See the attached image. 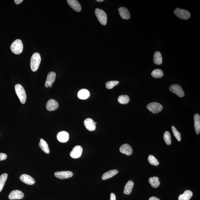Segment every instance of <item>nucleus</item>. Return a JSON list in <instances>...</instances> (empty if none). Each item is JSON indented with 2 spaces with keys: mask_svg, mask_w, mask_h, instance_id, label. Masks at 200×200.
<instances>
[{
  "mask_svg": "<svg viewBox=\"0 0 200 200\" xmlns=\"http://www.w3.org/2000/svg\"><path fill=\"white\" fill-rule=\"evenodd\" d=\"M41 60L40 53H35L32 55L31 59V68L32 71L36 72L38 70Z\"/></svg>",
  "mask_w": 200,
  "mask_h": 200,
  "instance_id": "nucleus-1",
  "label": "nucleus"
},
{
  "mask_svg": "<svg viewBox=\"0 0 200 200\" xmlns=\"http://www.w3.org/2000/svg\"><path fill=\"white\" fill-rule=\"evenodd\" d=\"M15 90L20 102L25 104L27 100V94L23 87L21 85L16 84L15 87Z\"/></svg>",
  "mask_w": 200,
  "mask_h": 200,
  "instance_id": "nucleus-2",
  "label": "nucleus"
},
{
  "mask_svg": "<svg viewBox=\"0 0 200 200\" xmlns=\"http://www.w3.org/2000/svg\"><path fill=\"white\" fill-rule=\"evenodd\" d=\"M11 51L16 55H19L23 50V44L21 40H16L13 42L10 46Z\"/></svg>",
  "mask_w": 200,
  "mask_h": 200,
  "instance_id": "nucleus-3",
  "label": "nucleus"
},
{
  "mask_svg": "<svg viewBox=\"0 0 200 200\" xmlns=\"http://www.w3.org/2000/svg\"><path fill=\"white\" fill-rule=\"evenodd\" d=\"M95 13L96 17L100 23L102 25H106L107 22V16L106 13L99 8L96 9Z\"/></svg>",
  "mask_w": 200,
  "mask_h": 200,
  "instance_id": "nucleus-4",
  "label": "nucleus"
},
{
  "mask_svg": "<svg viewBox=\"0 0 200 200\" xmlns=\"http://www.w3.org/2000/svg\"><path fill=\"white\" fill-rule=\"evenodd\" d=\"M147 108L150 112L156 114L161 112L163 108L162 106L160 103L152 102L147 105Z\"/></svg>",
  "mask_w": 200,
  "mask_h": 200,
  "instance_id": "nucleus-5",
  "label": "nucleus"
},
{
  "mask_svg": "<svg viewBox=\"0 0 200 200\" xmlns=\"http://www.w3.org/2000/svg\"><path fill=\"white\" fill-rule=\"evenodd\" d=\"M174 14L182 19L188 20L190 17V13L188 11L178 8L174 11Z\"/></svg>",
  "mask_w": 200,
  "mask_h": 200,
  "instance_id": "nucleus-6",
  "label": "nucleus"
},
{
  "mask_svg": "<svg viewBox=\"0 0 200 200\" xmlns=\"http://www.w3.org/2000/svg\"><path fill=\"white\" fill-rule=\"evenodd\" d=\"M169 90L179 97L182 98L185 96L184 91L181 86L178 85L174 84L171 85L170 87Z\"/></svg>",
  "mask_w": 200,
  "mask_h": 200,
  "instance_id": "nucleus-7",
  "label": "nucleus"
},
{
  "mask_svg": "<svg viewBox=\"0 0 200 200\" xmlns=\"http://www.w3.org/2000/svg\"><path fill=\"white\" fill-rule=\"evenodd\" d=\"M56 77V74L55 72H50L48 74L47 78L44 84L46 88L49 87L52 88V85L55 81Z\"/></svg>",
  "mask_w": 200,
  "mask_h": 200,
  "instance_id": "nucleus-8",
  "label": "nucleus"
},
{
  "mask_svg": "<svg viewBox=\"0 0 200 200\" xmlns=\"http://www.w3.org/2000/svg\"><path fill=\"white\" fill-rule=\"evenodd\" d=\"M83 152L82 147L79 145H77L74 147L72 151L70 152V156L72 158L77 159L80 157Z\"/></svg>",
  "mask_w": 200,
  "mask_h": 200,
  "instance_id": "nucleus-9",
  "label": "nucleus"
},
{
  "mask_svg": "<svg viewBox=\"0 0 200 200\" xmlns=\"http://www.w3.org/2000/svg\"><path fill=\"white\" fill-rule=\"evenodd\" d=\"M55 176L60 179H65L72 177L73 173L69 171H57L55 173Z\"/></svg>",
  "mask_w": 200,
  "mask_h": 200,
  "instance_id": "nucleus-10",
  "label": "nucleus"
},
{
  "mask_svg": "<svg viewBox=\"0 0 200 200\" xmlns=\"http://www.w3.org/2000/svg\"><path fill=\"white\" fill-rule=\"evenodd\" d=\"M59 106L58 102L53 99L49 100L46 104V109L49 111H53L56 110L58 108Z\"/></svg>",
  "mask_w": 200,
  "mask_h": 200,
  "instance_id": "nucleus-11",
  "label": "nucleus"
},
{
  "mask_svg": "<svg viewBox=\"0 0 200 200\" xmlns=\"http://www.w3.org/2000/svg\"><path fill=\"white\" fill-rule=\"evenodd\" d=\"M24 195L23 193L21 191L15 190L10 192L8 197L10 200L19 199H22Z\"/></svg>",
  "mask_w": 200,
  "mask_h": 200,
  "instance_id": "nucleus-12",
  "label": "nucleus"
},
{
  "mask_svg": "<svg viewBox=\"0 0 200 200\" xmlns=\"http://www.w3.org/2000/svg\"><path fill=\"white\" fill-rule=\"evenodd\" d=\"M69 5L77 12H81V6L79 2L76 0H68L67 1Z\"/></svg>",
  "mask_w": 200,
  "mask_h": 200,
  "instance_id": "nucleus-13",
  "label": "nucleus"
},
{
  "mask_svg": "<svg viewBox=\"0 0 200 200\" xmlns=\"http://www.w3.org/2000/svg\"><path fill=\"white\" fill-rule=\"evenodd\" d=\"M20 179L22 182L26 184L32 185L35 183V180L31 176L27 175V174H22L20 176Z\"/></svg>",
  "mask_w": 200,
  "mask_h": 200,
  "instance_id": "nucleus-14",
  "label": "nucleus"
},
{
  "mask_svg": "<svg viewBox=\"0 0 200 200\" xmlns=\"http://www.w3.org/2000/svg\"><path fill=\"white\" fill-rule=\"evenodd\" d=\"M84 125L88 130L92 131L96 129V124L92 119L88 118L84 120Z\"/></svg>",
  "mask_w": 200,
  "mask_h": 200,
  "instance_id": "nucleus-15",
  "label": "nucleus"
},
{
  "mask_svg": "<svg viewBox=\"0 0 200 200\" xmlns=\"http://www.w3.org/2000/svg\"><path fill=\"white\" fill-rule=\"evenodd\" d=\"M57 138L59 142H66L68 141L69 139V134L66 131H61L57 133Z\"/></svg>",
  "mask_w": 200,
  "mask_h": 200,
  "instance_id": "nucleus-16",
  "label": "nucleus"
},
{
  "mask_svg": "<svg viewBox=\"0 0 200 200\" xmlns=\"http://www.w3.org/2000/svg\"><path fill=\"white\" fill-rule=\"evenodd\" d=\"M120 15L123 19H129L131 18L129 11L125 7H122L118 9Z\"/></svg>",
  "mask_w": 200,
  "mask_h": 200,
  "instance_id": "nucleus-17",
  "label": "nucleus"
},
{
  "mask_svg": "<svg viewBox=\"0 0 200 200\" xmlns=\"http://www.w3.org/2000/svg\"><path fill=\"white\" fill-rule=\"evenodd\" d=\"M120 152L125 154L127 156L130 155L132 153V149L128 144H123L120 146L119 149Z\"/></svg>",
  "mask_w": 200,
  "mask_h": 200,
  "instance_id": "nucleus-18",
  "label": "nucleus"
},
{
  "mask_svg": "<svg viewBox=\"0 0 200 200\" xmlns=\"http://www.w3.org/2000/svg\"><path fill=\"white\" fill-rule=\"evenodd\" d=\"M194 127L196 134H199L200 131V116L199 114H196L194 115Z\"/></svg>",
  "mask_w": 200,
  "mask_h": 200,
  "instance_id": "nucleus-19",
  "label": "nucleus"
},
{
  "mask_svg": "<svg viewBox=\"0 0 200 200\" xmlns=\"http://www.w3.org/2000/svg\"><path fill=\"white\" fill-rule=\"evenodd\" d=\"M90 96V93L86 89H81L77 93V96L80 99L85 100L88 99Z\"/></svg>",
  "mask_w": 200,
  "mask_h": 200,
  "instance_id": "nucleus-20",
  "label": "nucleus"
},
{
  "mask_svg": "<svg viewBox=\"0 0 200 200\" xmlns=\"http://www.w3.org/2000/svg\"><path fill=\"white\" fill-rule=\"evenodd\" d=\"M118 173V171L117 170L114 169L109 170L103 174L102 176V179L105 180L110 178L116 175Z\"/></svg>",
  "mask_w": 200,
  "mask_h": 200,
  "instance_id": "nucleus-21",
  "label": "nucleus"
},
{
  "mask_svg": "<svg viewBox=\"0 0 200 200\" xmlns=\"http://www.w3.org/2000/svg\"><path fill=\"white\" fill-rule=\"evenodd\" d=\"M39 146L43 151L46 153L49 154L50 150L47 143L43 139H41Z\"/></svg>",
  "mask_w": 200,
  "mask_h": 200,
  "instance_id": "nucleus-22",
  "label": "nucleus"
},
{
  "mask_svg": "<svg viewBox=\"0 0 200 200\" xmlns=\"http://www.w3.org/2000/svg\"><path fill=\"white\" fill-rule=\"evenodd\" d=\"M193 196V193L190 190H186L178 198L179 200H190Z\"/></svg>",
  "mask_w": 200,
  "mask_h": 200,
  "instance_id": "nucleus-23",
  "label": "nucleus"
},
{
  "mask_svg": "<svg viewBox=\"0 0 200 200\" xmlns=\"http://www.w3.org/2000/svg\"><path fill=\"white\" fill-rule=\"evenodd\" d=\"M134 183L132 181H129L126 184L124 188V194H129L132 191Z\"/></svg>",
  "mask_w": 200,
  "mask_h": 200,
  "instance_id": "nucleus-24",
  "label": "nucleus"
},
{
  "mask_svg": "<svg viewBox=\"0 0 200 200\" xmlns=\"http://www.w3.org/2000/svg\"><path fill=\"white\" fill-rule=\"evenodd\" d=\"M153 62L157 65H160L162 64V57L160 52H156L154 54Z\"/></svg>",
  "mask_w": 200,
  "mask_h": 200,
  "instance_id": "nucleus-25",
  "label": "nucleus"
},
{
  "mask_svg": "<svg viewBox=\"0 0 200 200\" xmlns=\"http://www.w3.org/2000/svg\"><path fill=\"white\" fill-rule=\"evenodd\" d=\"M149 181L150 184L154 188H158L160 185L159 178L157 177H154L149 178Z\"/></svg>",
  "mask_w": 200,
  "mask_h": 200,
  "instance_id": "nucleus-26",
  "label": "nucleus"
},
{
  "mask_svg": "<svg viewBox=\"0 0 200 200\" xmlns=\"http://www.w3.org/2000/svg\"><path fill=\"white\" fill-rule=\"evenodd\" d=\"M7 177L8 175L6 173H3L0 176V192L2 190L4 186Z\"/></svg>",
  "mask_w": 200,
  "mask_h": 200,
  "instance_id": "nucleus-27",
  "label": "nucleus"
},
{
  "mask_svg": "<svg viewBox=\"0 0 200 200\" xmlns=\"http://www.w3.org/2000/svg\"><path fill=\"white\" fill-rule=\"evenodd\" d=\"M152 77L155 78H159L164 76V73L162 70L159 69H156L153 70L151 73Z\"/></svg>",
  "mask_w": 200,
  "mask_h": 200,
  "instance_id": "nucleus-28",
  "label": "nucleus"
},
{
  "mask_svg": "<svg viewBox=\"0 0 200 200\" xmlns=\"http://www.w3.org/2000/svg\"><path fill=\"white\" fill-rule=\"evenodd\" d=\"M129 101V98L127 95H120L118 98L119 102L122 104H126L128 103Z\"/></svg>",
  "mask_w": 200,
  "mask_h": 200,
  "instance_id": "nucleus-29",
  "label": "nucleus"
},
{
  "mask_svg": "<svg viewBox=\"0 0 200 200\" xmlns=\"http://www.w3.org/2000/svg\"><path fill=\"white\" fill-rule=\"evenodd\" d=\"M164 138L165 142L167 145H170L171 144L172 142L171 135L168 131H166L164 133Z\"/></svg>",
  "mask_w": 200,
  "mask_h": 200,
  "instance_id": "nucleus-30",
  "label": "nucleus"
},
{
  "mask_svg": "<svg viewBox=\"0 0 200 200\" xmlns=\"http://www.w3.org/2000/svg\"><path fill=\"white\" fill-rule=\"evenodd\" d=\"M148 160L150 164L154 166H158L159 163L157 159L152 155H149L148 157Z\"/></svg>",
  "mask_w": 200,
  "mask_h": 200,
  "instance_id": "nucleus-31",
  "label": "nucleus"
},
{
  "mask_svg": "<svg viewBox=\"0 0 200 200\" xmlns=\"http://www.w3.org/2000/svg\"><path fill=\"white\" fill-rule=\"evenodd\" d=\"M119 83V81H107L106 83V87L107 89H112L115 86L117 85Z\"/></svg>",
  "mask_w": 200,
  "mask_h": 200,
  "instance_id": "nucleus-32",
  "label": "nucleus"
},
{
  "mask_svg": "<svg viewBox=\"0 0 200 200\" xmlns=\"http://www.w3.org/2000/svg\"><path fill=\"white\" fill-rule=\"evenodd\" d=\"M172 131H173L174 136H175L178 141H180L181 139V133L177 131L176 128L173 126L172 127Z\"/></svg>",
  "mask_w": 200,
  "mask_h": 200,
  "instance_id": "nucleus-33",
  "label": "nucleus"
},
{
  "mask_svg": "<svg viewBox=\"0 0 200 200\" xmlns=\"http://www.w3.org/2000/svg\"><path fill=\"white\" fill-rule=\"evenodd\" d=\"M7 157V155L6 154L0 153V161L5 160Z\"/></svg>",
  "mask_w": 200,
  "mask_h": 200,
  "instance_id": "nucleus-34",
  "label": "nucleus"
},
{
  "mask_svg": "<svg viewBox=\"0 0 200 200\" xmlns=\"http://www.w3.org/2000/svg\"><path fill=\"white\" fill-rule=\"evenodd\" d=\"M110 200H116V196L112 193L110 194Z\"/></svg>",
  "mask_w": 200,
  "mask_h": 200,
  "instance_id": "nucleus-35",
  "label": "nucleus"
},
{
  "mask_svg": "<svg viewBox=\"0 0 200 200\" xmlns=\"http://www.w3.org/2000/svg\"><path fill=\"white\" fill-rule=\"evenodd\" d=\"M14 1L15 3L16 4L19 5L22 2H23V0H15Z\"/></svg>",
  "mask_w": 200,
  "mask_h": 200,
  "instance_id": "nucleus-36",
  "label": "nucleus"
},
{
  "mask_svg": "<svg viewBox=\"0 0 200 200\" xmlns=\"http://www.w3.org/2000/svg\"><path fill=\"white\" fill-rule=\"evenodd\" d=\"M149 200H160L158 198L155 197V196H152L150 198Z\"/></svg>",
  "mask_w": 200,
  "mask_h": 200,
  "instance_id": "nucleus-37",
  "label": "nucleus"
},
{
  "mask_svg": "<svg viewBox=\"0 0 200 200\" xmlns=\"http://www.w3.org/2000/svg\"><path fill=\"white\" fill-rule=\"evenodd\" d=\"M96 1L98 2H103L104 1V0H96Z\"/></svg>",
  "mask_w": 200,
  "mask_h": 200,
  "instance_id": "nucleus-38",
  "label": "nucleus"
}]
</instances>
